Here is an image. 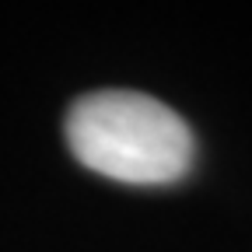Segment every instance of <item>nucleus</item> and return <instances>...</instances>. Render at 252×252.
Wrapping results in <instances>:
<instances>
[{"instance_id":"f257e3e1","label":"nucleus","mask_w":252,"mask_h":252,"mask_svg":"<svg viewBox=\"0 0 252 252\" xmlns=\"http://www.w3.org/2000/svg\"><path fill=\"white\" fill-rule=\"evenodd\" d=\"M74 158L126 186L179 182L196 158V140L179 112L140 91H94L67 112Z\"/></svg>"}]
</instances>
